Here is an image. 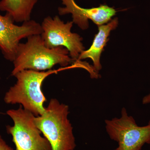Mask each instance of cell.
Instances as JSON below:
<instances>
[{
    "mask_svg": "<svg viewBox=\"0 0 150 150\" xmlns=\"http://www.w3.org/2000/svg\"><path fill=\"white\" fill-rule=\"evenodd\" d=\"M69 54L67 48L62 46L47 47L40 35H30L25 43L19 44L11 75L25 70L48 71L58 64L67 67L73 61Z\"/></svg>",
    "mask_w": 150,
    "mask_h": 150,
    "instance_id": "6da1fadb",
    "label": "cell"
},
{
    "mask_svg": "<svg viewBox=\"0 0 150 150\" xmlns=\"http://www.w3.org/2000/svg\"><path fill=\"white\" fill-rule=\"evenodd\" d=\"M75 66L43 71L25 70L17 73L13 76L16 78V83L6 93L5 102L7 104H20L35 116L42 115L46 110L43 104L47 100L41 90L43 81L52 74L74 68Z\"/></svg>",
    "mask_w": 150,
    "mask_h": 150,
    "instance_id": "7a4b0ae2",
    "label": "cell"
},
{
    "mask_svg": "<svg viewBox=\"0 0 150 150\" xmlns=\"http://www.w3.org/2000/svg\"><path fill=\"white\" fill-rule=\"evenodd\" d=\"M69 113L68 105L52 98L45 112L34 118L35 125L50 143L52 150H74L76 147Z\"/></svg>",
    "mask_w": 150,
    "mask_h": 150,
    "instance_id": "3957f363",
    "label": "cell"
},
{
    "mask_svg": "<svg viewBox=\"0 0 150 150\" xmlns=\"http://www.w3.org/2000/svg\"><path fill=\"white\" fill-rule=\"evenodd\" d=\"M7 114L13 121V126H6L8 134L12 137L16 150H52L48 140L41 136L36 126L35 115L21 105L17 109H11Z\"/></svg>",
    "mask_w": 150,
    "mask_h": 150,
    "instance_id": "277c9868",
    "label": "cell"
},
{
    "mask_svg": "<svg viewBox=\"0 0 150 150\" xmlns=\"http://www.w3.org/2000/svg\"><path fill=\"white\" fill-rule=\"evenodd\" d=\"M120 118L105 120V129L111 139L118 142L113 150H141L145 144H150V120L147 125L139 126L123 107Z\"/></svg>",
    "mask_w": 150,
    "mask_h": 150,
    "instance_id": "5b68a950",
    "label": "cell"
},
{
    "mask_svg": "<svg viewBox=\"0 0 150 150\" xmlns=\"http://www.w3.org/2000/svg\"><path fill=\"white\" fill-rule=\"evenodd\" d=\"M73 21L65 23L58 16L52 18L47 16L42 24L41 36L45 45L49 48L62 46L67 48L73 61H79L80 55L85 49L79 34L71 32Z\"/></svg>",
    "mask_w": 150,
    "mask_h": 150,
    "instance_id": "8992f818",
    "label": "cell"
},
{
    "mask_svg": "<svg viewBox=\"0 0 150 150\" xmlns=\"http://www.w3.org/2000/svg\"><path fill=\"white\" fill-rule=\"evenodd\" d=\"M9 14H0V49L6 60L13 62L20 41L30 35H41V25L34 20L23 23L21 25L14 24Z\"/></svg>",
    "mask_w": 150,
    "mask_h": 150,
    "instance_id": "52a82bcc",
    "label": "cell"
},
{
    "mask_svg": "<svg viewBox=\"0 0 150 150\" xmlns=\"http://www.w3.org/2000/svg\"><path fill=\"white\" fill-rule=\"evenodd\" d=\"M61 1L65 6L59 7V15L71 14L73 23L83 30L88 28V20H91L99 26L110 21L117 12L115 8L107 5H100L97 7L85 8L78 5L75 0Z\"/></svg>",
    "mask_w": 150,
    "mask_h": 150,
    "instance_id": "ba28073f",
    "label": "cell"
},
{
    "mask_svg": "<svg viewBox=\"0 0 150 150\" xmlns=\"http://www.w3.org/2000/svg\"><path fill=\"white\" fill-rule=\"evenodd\" d=\"M118 23V19L115 18L107 24L98 26V32L95 36L92 44L88 49L82 52L79 57V61L90 58L93 62L94 69L97 71L101 70L102 66L100 63V58L101 53L109 40L108 37L110 31L116 28Z\"/></svg>",
    "mask_w": 150,
    "mask_h": 150,
    "instance_id": "9c48e42d",
    "label": "cell"
},
{
    "mask_svg": "<svg viewBox=\"0 0 150 150\" xmlns=\"http://www.w3.org/2000/svg\"><path fill=\"white\" fill-rule=\"evenodd\" d=\"M38 0H1L0 11L9 14L16 22L30 20L33 10Z\"/></svg>",
    "mask_w": 150,
    "mask_h": 150,
    "instance_id": "30bf717a",
    "label": "cell"
},
{
    "mask_svg": "<svg viewBox=\"0 0 150 150\" xmlns=\"http://www.w3.org/2000/svg\"><path fill=\"white\" fill-rule=\"evenodd\" d=\"M0 150H14L5 142L0 135Z\"/></svg>",
    "mask_w": 150,
    "mask_h": 150,
    "instance_id": "8fae6325",
    "label": "cell"
},
{
    "mask_svg": "<svg viewBox=\"0 0 150 150\" xmlns=\"http://www.w3.org/2000/svg\"><path fill=\"white\" fill-rule=\"evenodd\" d=\"M142 103L143 104L150 103V93L143 98L142 99Z\"/></svg>",
    "mask_w": 150,
    "mask_h": 150,
    "instance_id": "7c38bea8",
    "label": "cell"
}]
</instances>
